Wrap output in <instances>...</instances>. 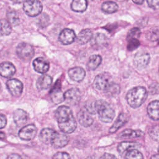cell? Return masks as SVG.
I'll list each match as a JSON object with an SVG mask.
<instances>
[{"label": "cell", "mask_w": 159, "mask_h": 159, "mask_svg": "<svg viewBox=\"0 0 159 159\" xmlns=\"http://www.w3.org/2000/svg\"><path fill=\"white\" fill-rule=\"evenodd\" d=\"M68 75L70 78L74 81L80 82L81 81L85 76L86 72L80 66L73 67L68 70Z\"/></svg>", "instance_id": "cell-18"}, {"label": "cell", "mask_w": 159, "mask_h": 159, "mask_svg": "<svg viewBox=\"0 0 159 159\" xmlns=\"http://www.w3.org/2000/svg\"><path fill=\"white\" fill-rule=\"evenodd\" d=\"M7 20L12 26H16L20 22V19L17 12L14 10L8 11L7 13Z\"/></svg>", "instance_id": "cell-31"}, {"label": "cell", "mask_w": 159, "mask_h": 159, "mask_svg": "<svg viewBox=\"0 0 159 159\" xmlns=\"http://www.w3.org/2000/svg\"><path fill=\"white\" fill-rule=\"evenodd\" d=\"M16 72L14 65L8 61H4L0 64V75L4 78H10Z\"/></svg>", "instance_id": "cell-16"}, {"label": "cell", "mask_w": 159, "mask_h": 159, "mask_svg": "<svg viewBox=\"0 0 159 159\" xmlns=\"http://www.w3.org/2000/svg\"><path fill=\"white\" fill-rule=\"evenodd\" d=\"M6 139L5 134L4 132L0 131V139L2 140V139Z\"/></svg>", "instance_id": "cell-47"}, {"label": "cell", "mask_w": 159, "mask_h": 159, "mask_svg": "<svg viewBox=\"0 0 159 159\" xmlns=\"http://www.w3.org/2000/svg\"><path fill=\"white\" fill-rule=\"evenodd\" d=\"M150 159H159V154H154L152 155Z\"/></svg>", "instance_id": "cell-46"}, {"label": "cell", "mask_w": 159, "mask_h": 159, "mask_svg": "<svg viewBox=\"0 0 159 159\" xmlns=\"http://www.w3.org/2000/svg\"><path fill=\"white\" fill-rule=\"evenodd\" d=\"M88 1H93V0H88Z\"/></svg>", "instance_id": "cell-51"}, {"label": "cell", "mask_w": 159, "mask_h": 159, "mask_svg": "<svg viewBox=\"0 0 159 159\" xmlns=\"http://www.w3.org/2000/svg\"><path fill=\"white\" fill-rule=\"evenodd\" d=\"M7 124V119L6 117L3 115L0 114V129L4 128Z\"/></svg>", "instance_id": "cell-41"}, {"label": "cell", "mask_w": 159, "mask_h": 159, "mask_svg": "<svg viewBox=\"0 0 159 159\" xmlns=\"http://www.w3.org/2000/svg\"><path fill=\"white\" fill-rule=\"evenodd\" d=\"M147 39L151 41H155L159 39V30L156 29H153L150 31L147 34Z\"/></svg>", "instance_id": "cell-34"}, {"label": "cell", "mask_w": 159, "mask_h": 159, "mask_svg": "<svg viewBox=\"0 0 159 159\" xmlns=\"http://www.w3.org/2000/svg\"><path fill=\"white\" fill-rule=\"evenodd\" d=\"M140 45V42L137 39H129L127 48L129 50H134L136 49Z\"/></svg>", "instance_id": "cell-36"}, {"label": "cell", "mask_w": 159, "mask_h": 159, "mask_svg": "<svg viewBox=\"0 0 159 159\" xmlns=\"http://www.w3.org/2000/svg\"><path fill=\"white\" fill-rule=\"evenodd\" d=\"M77 118L80 124L84 127H89L93 123V119L87 111L80 110L78 114Z\"/></svg>", "instance_id": "cell-20"}, {"label": "cell", "mask_w": 159, "mask_h": 159, "mask_svg": "<svg viewBox=\"0 0 159 159\" xmlns=\"http://www.w3.org/2000/svg\"><path fill=\"white\" fill-rule=\"evenodd\" d=\"M150 59V57L148 53L140 51L135 54L134 59V64L137 68L143 69L148 65Z\"/></svg>", "instance_id": "cell-10"}, {"label": "cell", "mask_w": 159, "mask_h": 159, "mask_svg": "<svg viewBox=\"0 0 159 159\" xmlns=\"http://www.w3.org/2000/svg\"><path fill=\"white\" fill-rule=\"evenodd\" d=\"M16 53L20 59L24 61L31 60L34 55V49L33 47L27 43H20L16 48Z\"/></svg>", "instance_id": "cell-5"}, {"label": "cell", "mask_w": 159, "mask_h": 159, "mask_svg": "<svg viewBox=\"0 0 159 159\" xmlns=\"http://www.w3.org/2000/svg\"><path fill=\"white\" fill-rule=\"evenodd\" d=\"M28 117L29 116L27 112L21 109H16L13 114L14 121L16 125L18 127H20L24 125L27 122Z\"/></svg>", "instance_id": "cell-17"}, {"label": "cell", "mask_w": 159, "mask_h": 159, "mask_svg": "<svg viewBox=\"0 0 159 159\" xmlns=\"http://www.w3.org/2000/svg\"><path fill=\"white\" fill-rule=\"evenodd\" d=\"M140 29L139 28L135 27L132 29L128 33L127 35V39H136L137 37L140 35Z\"/></svg>", "instance_id": "cell-37"}, {"label": "cell", "mask_w": 159, "mask_h": 159, "mask_svg": "<svg viewBox=\"0 0 159 159\" xmlns=\"http://www.w3.org/2000/svg\"><path fill=\"white\" fill-rule=\"evenodd\" d=\"M51 99L55 104H59L65 100L64 94L60 88L54 89L51 93Z\"/></svg>", "instance_id": "cell-30"}, {"label": "cell", "mask_w": 159, "mask_h": 159, "mask_svg": "<svg viewBox=\"0 0 159 159\" xmlns=\"http://www.w3.org/2000/svg\"><path fill=\"white\" fill-rule=\"evenodd\" d=\"M139 144L140 143L134 142H122L119 143L117 146V151L121 155H123L124 154H125L127 151L139 147L140 145Z\"/></svg>", "instance_id": "cell-23"}, {"label": "cell", "mask_w": 159, "mask_h": 159, "mask_svg": "<svg viewBox=\"0 0 159 159\" xmlns=\"http://www.w3.org/2000/svg\"><path fill=\"white\" fill-rule=\"evenodd\" d=\"M113 83L112 77L108 73L104 72L98 75L94 80V87L101 91H104Z\"/></svg>", "instance_id": "cell-6"}, {"label": "cell", "mask_w": 159, "mask_h": 159, "mask_svg": "<svg viewBox=\"0 0 159 159\" xmlns=\"http://www.w3.org/2000/svg\"><path fill=\"white\" fill-rule=\"evenodd\" d=\"M87 0H73L71 4V9L77 12H83L87 9Z\"/></svg>", "instance_id": "cell-26"}, {"label": "cell", "mask_w": 159, "mask_h": 159, "mask_svg": "<svg viewBox=\"0 0 159 159\" xmlns=\"http://www.w3.org/2000/svg\"><path fill=\"white\" fill-rule=\"evenodd\" d=\"M55 117L58 127L62 132L70 134L75 130L77 123L69 107L66 106H59L55 111Z\"/></svg>", "instance_id": "cell-1"}, {"label": "cell", "mask_w": 159, "mask_h": 159, "mask_svg": "<svg viewBox=\"0 0 159 159\" xmlns=\"http://www.w3.org/2000/svg\"><path fill=\"white\" fill-rule=\"evenodd\" d=\"M149 135L153 140H159V125H155L152 129H150L149 132Z\"/></svg>", "instance_id": "cell-35"}, {"label": "cell", "mask_w": 159, "mask_h": 159, "mask_svg": "<svg viewBox=\"0 0 159 159\" xmlns=\"http://www.w3.org/2000/svg\"><path fill=\"white\" fill-rule=\"evenodd\" d=\"M124 159H143V157L138 150L133 148L126 152Z\"/></svg>", "instance_id": "cell-32"}, {"label": "cell", "mask_w": 159, "mask_h": 159, "mask_svg": "<svg viewBox=\"0 0 159 159\" xmlns=\"http://www.w3.org/2000/svg\"><path fill=\"white\" fill-rule=\"evenodd\" d=\"M148 93L142 86H137L130 89L126 96L129 105L132 108L140 107L146 100Z\"/></svg>", "instance_id": "cell-2"}, {"label": "cell", "mask_w": 159, "mask_h": 159, "mask_svg": "<svg viewBox=\"0 0 159 159\" xmlns=\"http://www.w3.org/2000/svg\"><path fill=\"white\" fill-rule=\"evenodd\" d=\"M23 9L30 17L39 15L42 11V4L39 0H26L23 4Z\"/></svg>", "instance_id": "cell-4"}, {"label": "cell", "mask_w": 159, "mask_h": 159, "mask_svg": "<svg viewBox=\"0 0 159 159\" xmlns=\"http://www.w3.org/2000/svg\"><path fill=\"white\" fill-rule=\"evenodd\" d=\"M101 9L106 13L112 14L116 12L118 10V6L113 1H106L102 3Z\"/></svg>", "instance_id": "cell-28"}, {"label": "cell", "mask_w": 159, "mask_h": 159, "mask_svg": "<svg viewBox=\"0 0 159 159\" xmlns=\"http://www.w3.org/2000/svg\"><path fill=\"white\" fill-rule=\"evenodd\" d=\"M76 39V35L75 32L68 28H65L63 29L58 37L59 41L63 44V45H70Z\"/></svg>", "instance_id": "cell-11"}, {"label": "cell", "mask_w": 159, "mask_h": 159, "mask_svg": "<svg viewBox=\"0 0 159 159\" xmlns=\"http://www.w3.org/2000/svg\"><path fill=\"white\" fill-rule=\"evenodd\" d=\"M150 7L153 9H159V0H147Z\"/></svg>", "instance_id": "cell-40"}, {"label": "cell", "mask_w": 159, "mask_h": 159, "mask_svg": "<svg viewBox=\"0 0 159 159\" xmlns=\"http://www.w3.org/2000/svg\"><path fill=\"white\" fill-rule=\"evenodd\" d=\"M6 86L12 96L19 97L21 95L23 91V84L20 80L16 78L9 80L6 83Z\"/></svg>", "instance_id": "cell-7"}, {"label": "cell", "mask_w": 159, "mask_h": 159, "mask_svg": "<svg viewBox=\"0 0 159 159\" xmlns=\"http://www.w3.org/2000/svg\"><path fill=\"white\" fill-rule=\"evenodd\" d=\"M65 100L71 106H75L80 102L81 97L80 91L76 88H73L67 90L64 94Z\"/></svg>", "instance_id": "cell-9"}, {"label": "cell", "mask_w": 159, "mask_h": 159, "mask_svg": "<svg viewBox=\"0 0 159 159\" xmlns=\"http://www.w3.org/2000/svg\"><path fill=\"white\" fill-rule=\"evenodd\" d=\"M133 2L137 4H141L145 0H132Z\"/></svg>", "instance_id": "cell-44"}, {"label": "cell", "mask_w": 159, "mask_h": 159, "mask_svg": "<svg viewBox=\"0 0 159 159\" xmlns=\"http://www.w3.org/2000/svg\"><path fill=\"white\" fill-rule=\"evenodd\" d=\"M52 159H70V156L66 152H58L53 156Z\"/></svg>", "instance_id": "cell-38"}, {"label": "cell", "mask_w": 159, "mask_h": 159, "mask_svg": "<svg viewBox=\"0 0 159 159\" xmlns=\"http://www.w3.org/2000/svg\"><path fill=\"white\" fill-rule=\"evenodd\" d=\"M143 132L141 130L126 129L122 131L118 135L120 138H137L143 136Z\"/></svg>", "instance_id": "cell-25"}, {"label": "cell", "mask_w": 159, "mask_h": 159, "mask_svg": "<svg viewBox=\"0 0 159 159\" xmlns=\"http://www.w3.org/2000/svg\"><path fill=\"white\" fill-rule=\"evenodd\" d=\"M68 141L69 139L67 135L57 132L52 142V145L55 148H62L68 144Z\"/></svg>", "instance_id": "cell-22"}, {"label": "cell", "mask_w": 159, "mask_h": 159, "mask_svg": "<svg viewBox=\"0 0 159 159\" xmlns=\"http://www.w3.org/2000/svg\"><path fill=\"white\" fill-rule=\"evenodd\" d=\"M158 72H159V68H158Z\"/></svg>", "instance_id": "cell-52"}, {"label": "cell", "mask_w": 159, "mask_h": 159, "mask_svg": "<svg viewBox=\"0 0 159 159\" xmlns=\"http://www.w3.org/2000/svg\"><path fill=\"white\" fill-rule=\"evenodd\" d=\"M57 132L50 128L43 129L39 135V139L43 143L45 144L52 143L53 140L55 137Z\"/></svg>", "instance_id": "cell-14"}, {"label": "cell", "mask_w": 159, "mask_h": 159, "mask_svg": "<svg viewBox=\"0 0 159 159\" xmlns=\"http://www.w3.org/2000/svg\"><path fill=\"white\" fill-rule=\"evenodd\" d=\"M12 31V25L7 20H0V35H8Z\"/></svg>", "instance_id": "cell-29"}, {"label": "cell", "mask_w": 159, "mask_h": 159, "mask_svg": "<svg viewBox=\"0 0 159 159\" xmlns=\"http://www.w3.org/2000/svg\"><path fill=\"white\" fill-rule=\"evenodd\" d=\"M149 92L150 94H154L159 93V84L153 83L149 87Z\"/></svg>", "instance_id": "cell-39"}, {"label": "cell", "mask_w": 159, "mask_h": 159, "mask_svg": "<svg viewBox=\"0 0 159 159\" xmlns=\"http://www.w3.org/2000/svg\"><path fill=\"white\" fill-rule=\"evenodd\" d=\"M7 159H22V157L18 155V154H16V153H13V154H11L9 155Z\"/></svg>", "instance_id": "cell-43"}, {"label": "cell", "mask_w": 159, "mask_h": 159, "mask_svg": "<svg viewBox=\"0 0 159 159\" xmlns=\"http://www.w3.org/2000/svg\"><path fill=\"white\" fill-rule=\"evenodd\" d=\"M52 83V78L48 75H43L37 80V88L39 90H45L48 89Z\"/></svg>", "instance_id": "cell-21"}, {"label": "cell", "mask_w": 159, "mask_h": 159, "mask_svg": "<svg viewBox=\"0 0 159 159\" xmlns=\"http://www.w3.org/2000/svg\"><path fill=\"white\" fill-rule=\"evenodd\" d=\"M158 152H159V147H158Z\"/></svg>", "instance_id": "cell-50"}, {"label": "cell", "mask_w": 159, "mask_h": 159, "mask_svg": "<svg viewBox=\"0 0 159 159\" xmlns=\"http://www.w3.org/2000/svg\"><path fill=\"white\" fill-rule=\"evenodd\" d=\"M99 159H117L116 156H114L111 153H106L104 154H103L100 158Z\"/></svg>", "instance_id": "cell-42"}, {"label": "cell", "mask_w": 159, "mask_h": 159, "mask_svg": "<svg viewBox=\"0 0 159 159\" xmlns=\"http://www.w3.org/2000/svg\"><path fill=\"white\" fill-rule=\"evenodd\" d=\"M119 1H127V0H118Z\"/></svg>", "instance_id": "cell-48"}, {"label": "cell", "mask_w": 159, "mask_h": 159, "mask_svg": "<svg viewBox=\"0 0 159 159\" xmlns=\"http://www.w3.org/2000/svg\"><path fill=\"white\" fill-rule=\"evenodd\" d=\"M93 37V32L89 29H85L82 30L78 34L77 39L78 42L81 44H85L89 41H91Z\"/></svg>", "instance_id": "cell-24"}, {"label": "cell", "mask_w": 159, "mask_h": 159, "mask_svg": "<svg viewBox=\"0 0 159 159\" xmlns=\"http://www.w3.org/2000/svg\"><path fill=\"white\" fill-rule=\"evenodd\" d=\"M102 61V58L99 55H92L88 60L87 67L89 70H94L96 69Z\"/></svg>", "instance_id": "cell-27"}, {"label": "cell", "mask_w": 159, "mask_h": 159, "mask_svg": "<svg viewBox=\"0 0 159 159\" xmlns=\"http://www.w3.org/2000/svg\"><path fill=\"white\" fill-rule=\"evenodd\" d=\"M37 132L36 126L30 124L23 127L19 132V137L24 140H31L33 139Z\"/></svg>", "instance_id": "cell-8"}, {"label": "cell", "mask_w": 159, "mask_h": 159, "mask_svg": "<svg viewBox=\"0 0 159 159\" xmlns=\"http://www.w3.org/2000/svg\"><path fill=\"white\" fill-rule=\"evenodd\" d=\"M34 70L40 73H45L48 70L50 65L48 61L43 57H38L35 58L32 63Z\"/></svg>", "instance_id": "cell-13"}, {"label": "cell", "mask_w": 159, "mask_h": 159, "mask_svg": "<svg viewBox=\"0 0 159 159\" xmlns=\"http://www.w3.org/2000/svg\"><path fill=\"white\" fill-rule=\"evenodd\" d=\"M108 43L107 37L102 33H97L93 36L91 40V45L94 49L98 50L106 47Z\"/></svg>", "instance_id": "cell-12"}, {"label": "cell", "mask_w": 159, "mask_h": 159, "mask_svg": "<svg viewBox=\"0 0 159 159\" xmlns=\"http://www.w3.org/2000/svg\"><path fill=\"white\" fill-rule=\"evenodd\" d=\"M129 120V116L124 112L120 113L113 125L111 127V128L109 130V133L113 134L117 132L120 128H121L122 126H124Z\"/></svg>", "instance_id": "cell-15"}, {"label": "cell", "mask_w": 159, "mask_h": 159, "mask_svg": "<svg viewBox=\"0 0 159 159\" xmlns=\"http://www.w3.org/2000/svg\"><path fill=\"white\" fill-rule=\"evenodd\" d=\"M147 114L151 119L154 120H159V101H153L148 104Z\"/></svg>", "instance_id": "cell-19"}, {"label": "cell", "mask_w": 159, "mask_h": 159, "mask_svg": "<svg viewBox=\"0 0 159 159\" xmlns=\"http://www.w3.org/2000/svg\"><path fill=\"white\" fill-rule=\"evenodd\" d=\"M95 108L102 122L109 123L112 121L115 116V111L108 102L103 100L95 101Z\"/></svg>", "instance_id": "cell-3"}, {"label": "cell", "mask_w": 159, "mask_h": 159, "mask_svg": "<svg viewBox=\"0 0 159 159\" xmlns=\"http://www.w3.org/2000/svg\"><path fill=\"white\" fill-rule=\"evenodd\" d=\"M11 1L15 4H20L24 1V0H11Z\"/></svg>", "instance_id": "cell-45"}, {"label": "cell", "mask_w": 159, "mask_h": 159, "mask_svg": "<svg viewBox=\"0 0 159 159\" xmlns=\"http://www.w3.org/2000/svg\"><path fill=\"white\" fill-rule=\"evenodd\" d=\"M1 91V83H0V92Z\"/></svg>", "instance_id": "cell-49"}, {"label": "cell", "mask_w": 159, "mask_h": 159, "mask_svg": "<svg viewBox=\"0 0 159 159\" xmlns=\"http://www.w3.org/2000/svg\"><path fill=\"white\" fill-rule=\"evenodd\" d=\"M106 93L110 96H114L119 94L120 92V87L117 84H116L114 83H112L105 90Z\"/></svg>", "instance_id": "cell-33"}]
</instances>
